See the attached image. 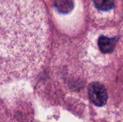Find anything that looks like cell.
Listing matches in <instances>:
<instances>
[{"mask_svg":"<svg viewBox=\"0 0 123 122\" xmlns=\"http://www.w3.org/2000/svg\"><path fill=\"white\" fill-rule=\"evenodd\" d=\"M48 40L44 9L37 0H0V87L30 79Z\"/></svg>","mask_w":123,"mask_h":122,"instance_id":"1","label":"cell"},{"mask_svg":"<svg viewBox=\"0 0 123 122\" xmlns=\"http://www.w3.org/2000/svg\"><path fill=\"white\" fill-rule=\"evenodd\" d=\"M89 96L91 101L97 106H103L106 104L108 94L104 85L98 82H94L89 85Z\"/></svg>","mask_w":123,"mask_h":122,"instance_id":"2","label":"cell"},{"mask_svg":"<svg viewBox=\"0 0 123 122\" xmlns=\"http://www.w3.org/2000/svg\"><path fill=\"white\" fill-rule=\"evenodd\" d=\"M117 42V39L110 38L105 36H100L98 41V45L100 50L104 53H110L113 52L116 44Z\"/></svg>","mask_w":123,"mask_h":122,"instance_id":"3","label":"cell"},{"mask_svg":"<svg viewBox=\"0 0 123 122\" xmlns=\"http://www.w3.org/2000/svg\"><path fill=\"white\" fill-rule=\"evenodd\" d=\"M55 7L62 14H68L72 11L74 7V0H55Z\"/></svg>","mask_w":123,"mask_h":122,"instance_id":"4","label":"cell"},{"mask_svg":"<svg viewBox=\"0 0 123 122\" xmlns=\"http://www.w3.org/2000/svg\"><path fill=\"white\" fill-rule=\"evenodd\" d=\"M95 6L103 11L112 9L115 5V0H94Z\"/></svg>","mask_w":123,"mask_h":122,"instance_id":"5","label":"cell"}]
</instances>
